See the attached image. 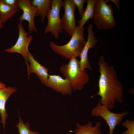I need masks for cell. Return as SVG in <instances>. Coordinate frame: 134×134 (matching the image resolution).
I'll use <instances>...</instances> for the list:
<instances>
[{
	"mask_svg": "<svg viewBox=\"0 0 134 134\" xmlns=\"http://www.w3.org/2000/svg\"><path fill=\"white\" fill-rule=\"evenodd\" d=\"M62 2V0H52L51 9L46 16L47 24L45 29L44 33L46 34L50 33L54 36L55 39H58L59 34L62 32L60 17Z\"/></svg>",
	"mask_w": 134,
	"mask_h": 134,
	"instance_id": "cell-5",
	"label": "cell"
},
{
	"mask_svg": "<svg viewBox=\"0 0 134 134\" xmlns=\"http://www.w3.org/2000/svg\"><path fill=\"white\" fill-rule=\"evenodd\" d=\"M93 29V24L90 23L87 28V40L79 56L80 66L82 71L85 70L86 69L90 70L92 69L89 60L88 52L90 49L94 47L99 41L95 35Z\"/></svg>",
	"mask_w": 134,
	"mask_h": 134,
	"instance_id": "cell-10",
	"label": "cell"
},
{
	"mask_svg": "<svg viewBox=\"0 0 134 134\" xmlns=\"http://www.w3.org/2000/svg\"><path fill=\"white\" fill-rule=\"evenodd\" d=\"M84 28L77 26L69 41L63 45L56 44L51 41L50 47L55 53L65 58L70 60L79 57L86 44L84 38Z\"/></svg>",
	"mask_w": 134,
	"mask_h": 134,
	"instance_id": "cell-2",
	"label": "cell"
},
{
	"mask_svg": "<svg viewBox=\"0 0 134 134\" xmlns=\"http://www.w3.org/2000/svg\"><path fill=\"white\" fill-rule=\"evenodd\" d=\"M19 11L17 6L11 7L2 2L0 0V15L1 20L3 23H5Z\"/></svg>",
	"mask_w": 134,
	"mask_h": 134,
	"instance_id": "cell-17",
	"label": "cell"
},
{
	"mask_svg": "<svg viewBox=\"0 0 134 134\" xmlns=\"http://www.w3.org/2000/svg\"><path fill=\"white\" fill-rule=\"evenodd\" d=\"M101 123L98 121L94 127L93 126V123L89 121L86 124L83 125L77 123V128L74 130L75 134H102L100 129Z\"/></svg>",
	"mask_w": 134,
	"mask_h": 134,
	"instance_id": "cell-15",
	"label": "cell"
},
{
	"mask_svg": "<svg viewBox=\"0 0 134 134\" xmlns=\"http://www.w3.org/2000/svg\"><path fill=\"white\" fill-rule=\"evenodd\" d=\"M97 0H87L86 9L81 19L78 21L79 27H83L86 22L89 19L93 18L94 16V8Z\"/></svg>",
	"mask_w": 134,
	"mask_h": 134,
	"instance_id": "cell-16",
	"label": "cell"
},
{
	"mask_svg": "<svg viewBox=\"0 0 134 134\" xmlns=\"http://www.w3.org/2000/svg\"><path fill=\"white\" fill-rule=\"evenodd\" d=\"M52 0H33L31 4L36 6L37 8L35 16H39L42 23L50 11L51 7Z\"/></svg>",
	"mask_w": 134,
	"mask_h": 134,
	"instance_id": "cell-14",
	"label": "cell"
},
{
	"mask_svg": "<svg viewBox=\"0 0 134 134\" xmlns=\"http://www.w3.org/2000/svg\"><path fill=\"white\" fill-rule=\"evenodd\" d=\"M107 2L111 1L114 3L116 5V7L119 12L120 11L119 0H105Z\"/></svg>",
	"mask_w": 134,
	"mask_h": 134,
	"instance_id": "cell-22",
	"label": "cell"
},
{
	"mask_svg": "<svg viewBox=\"0 0 134 134\" xmlns=\"http://www.w3.org/2000/svg\"><path fill=\"white\" fill-rule=\"evenodd\" d=\"M91 113L92 116L100 117L106 122L109 127V134H113L116 127L120 125L123 117L129 113L127 111L120 113L112 112L99 102L93 108Z\"/></svg>",
	"mask_w": 134,
	"mask_h": 134,
	"instance_id": "cell-6",
	"label": "cell"
},
{
	"mask_svg": "<svg viewBox=\"0 0 134 134\" xmlns=\"http://www.w3.org/2000/svg\"><path fill=\"white\" fill-rule=\"evenodd\" d=\"M122 126L127 128L122 134H134V121L132 120H126L122 123Z\"/></svg>",
	"mask_w": 134,
	"mask_h": 134,
	"instance_id": "cell-19",
	"label": "cell"
},
{
	"mask_svg": "<svg viewBox=\"0 0 134 134\" xmlns=\"http://www.w3.org/2000/svg\"><path fill=\"white\" fill-rule=\"evenodd\" d=\"M17 89L14 87H8L0 89V122L2 123L4 130L6 120L8 115L6 110V101L9 96L17 91Z\"/></svg>",
	"mask_w": 134,
	"mask_h": 134,
	"instance_id": "cell-13",
	"label": "cell"
},
{
	"mask_svg": "<svg viewBox=\"0 0 134 134\" xmlns=\"http://www.w3.org/2000/svg\"><path fill=\"white\" fill-rule=\"evenodd\" d=\"M3 23L1 20L0 15V30L3 27Z\"/></svg>",
	"mask_w": 134,
	"mask_h": 134,
	"instance_id": "cell-24",
	"label": "cell"
},
{
	"mask_svg": "<svg viewBox=\"0 0 134 134\" xmlns=\"http://www.w3.org/2000/svg\"><path fill=\"white\" fill-rule=\"evenodd\" d=\"M4 3L11 7L17 6L18 0H1Z\"/></svg>",
	"mask_w": 134,
	"mask_h": 134,
	"instance_id": "cell-21",
	"label": "cell"
},
{
	"mask_svg": "<svg viewBox=\"0 0 134 134\" xmlns=\"http://www.w3.org/2000/svg\"><path fill=\"white\" fill-rule=\"evenodd\" d=\"M17 6L23 11V13L19 18V22L22 23L24 20L27 21L29 33H37L38 31L34 22V18L37 10V7L32 5L29 0H18Z\"/></svg>",
	"mask_w": 134,
	"mask_h": 134,
	"instance_id": "cell-9",
	"label": "cell"
},
{
	"mask_svg": "<svg viewBox=\"0 0 134 134\" xmlns=\"http://www.w3.org/2000/svg\"><path fill=\"white\" fill-rule=\"evenodd\" d=\"M62 74L70 82L73 90H82L89 81L86 70L82 71L79 61L76 58L69 60L67 64H63L60 68Z\"/></svg>",
	"mask_w": 134,
	"mask_h": 134,
	"instance_id": "cell-3",
	"label": "cell"
},
{
	"mask_svg": "<svg viewBox=\"0 0 134 134\" xmlns=\"http://www.w3.org/2000/svg\"><path fill=\"white\" fill-rule=\"evenodd\" d=\"M105 0H97L94 8V22L99 29L105 30L112 29L116 25L114 16V10L111 4Z\"/></svg>",
	"mask_w": 134,
	"mask_h": 134,
	"instance_id": "cell-4",
	"label": "cell"
},
{
	"mask_svg": "<svg viewBox=\"0 0 134 134\" xmlns=\"http://www.w3.org/2000/svg\"><path fill=\"white\" fill-rule=\"evenodd\" d=\"M75 5L77 6L79 14L81 18L84 11L83 9V6L84 3L86 2V0H73Z\"/></svg>",
	"mask_w": 134,
	"mask_h": 134,
	"instance_id": "cell-20",
	"label": "cell"
},
{
	"mask_svg": "<svg viewBox=\"0 0 134 134\" xmlns=\"http://www.w3.org/2000/svg\"><path fill=\"white\" fill-rule=\"evenodd\" d=\"M98 65L100 74L99 90L91 98L99 95L101 98L99 102L109 110L112 109L115 107L116 102H123V87L118 79L114 67L105 60L104 56L100 57Z\"/></svg>",
	"mask_w": 134,
	"mask_h": 134,
	"instance_id": "cell-1",
	"label": "cell"
},
{
	"mask_svg": "<svg viewBox=\"0 0 134 134\" xmlns=\"http://www.w3.org/2000/svg\"><path fill=\"white\" fill-rule=\"evenodd\" d=\"M16 126L18 128L20 134H41L37 132H34L31 130H30V123L26 122L24 124L19 114V122Z\"/></svg>",
	"mask_w": 134,
	"mask_h": 134,
	"instance_id": "cell-18",
	"label": "cell"
},
{
	"mask_svg": "<svg viewBox=\"0 0 134 134\" xmlns=\"http://www.w3.org/2000/svg\"><path fill=\"white\" fill-rule=\"evenodd\" d=\"M5 85L0 81V89L6 87Z\"/></svg>",
	"mask_w": 134,
	"mask_h": 134,
	"instance_id": "cell-23",
	"label": "cell"
},
{
	"mask_svg": "<svg viewBox=\"0 0 134 134\" xmlns=\"http://www.w3.org/2000/svg\"><path fill=\"white\" fill-rule=\"evenodd\" d=\"M19 35L17 40L15 44L10 48L6 49L5 51L9 53H18L22 55L27 65V70L29 67L28 55L29 52L28 46L33 39L29 33L25 31L22 23L19 22L17 24Z\"/></svg>",
	"mask_w": 134,
	"mask_h": 134,
	"instance_id": "cell-7",
	"label": "cell"
},
{
	"mask_svg": "<svg viewBox=\"0 0 134 134\" xmlns=\"http://www.w3.org/2000/svg\"><path fill=\"white\" fill-rule=\"evenodd\" d=\"M62 6L64 11L61 18L62 28L68 35L71 36L77 26L74 14L76 6L73 0H64Z\"/></svg>",
	"mask_w": 134,
	"mask_h": 134,
	"instance_id": "cell-8",
	"label": "cell"
},
{
	"mask_svg": "<svg viewBox=\"0 0 134 134\" xmlns=\"http://www.w3.org/2000/svg\"><path fill=\"white\" fill-rule=\"evenodd\" d=\"M45 86L64 96L71 95L73 90L69 80L58 75H49Z\"/></svg>",
	"mask_w": 134,
	"mask_h": 134,
	"instance_id": "cell-11",
	"label": "cell"
},
{
	"mask_svg": "<svg viewBox=\"0 0 134 134\" xmlns=\"http://www.w3.org/2000/svg\"><path fill=\"white\" fill-rule=\"evenodd\" d=\"M28 61L30 63L27 70L28 74L34 73L37 76L41 83L46 85L49 77V69L40 64L34 58V56L29 52L28 55Z\"/></svg>",
	"mask_w": 134,
	"mask_h": 134,
	"instance_id": "cell-12",
	"label": "cell"
}]
</instances>
